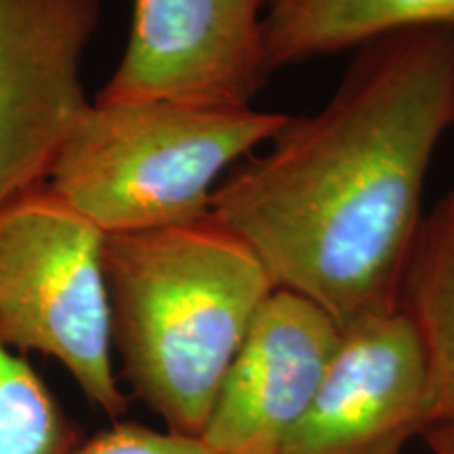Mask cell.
<instances>
[{"mask_svg": "<svg viewBox=\"0 0 454 454\" xmlns=\"http://www.w3.org/2000/svg\"><path fill=\"white\" fill-rule=\"evenodd\" d=\"M288 114L179 99L98 101L66 139L47 185L104 234L187 225Z\"/></svg>", "mask_w": 454, "mask_h": 454, "instance_id": "3957f363", "label": "cell"}, {"mask_svg": "<svg viewBox=\"0 0 454 454\" xmlns=\"http://www.w3.org/2000/svg\"><path fill=\"white\" fill-rule=\"evenodd\" d=\"M104 242L47 184L0 207V339L59 362L114 423L129 394L114 368Z\"/></svg>", "mask_w": 454, "mask_h": 454, "instance_id": "277c9868", "label": "cell"}, {"mask_svg": "<svg viewBox=\"0 0 454 454\" xmlns=\"http://www.w3.org/2000/svg\"><path fill=\"white\" fill-rule=\"evenodd\" d=\"M76 454H217L200 438L147 427L135 421H114L110 427L84 440Z\"/></svg>", "mask_w": 454, "mask_h": 454, "instance_id": "7c38bea8", "label": "cell"}, {"mask_svg": "<svg viewBox=\"0 0 454 454\" xmlns=\"http://www.w3.org/2000/svg\"><path fill=\"white\" fill-rule=\"evenodd\" d=\"M104 0H0V207L47 184L89 110L81 66Z\"/></svg>", "mask_w": 454, "mask_h": 454, "instance_id": "5b68a950", "label": "cell"}, {"mask_svg": "<svg viewBox=\"0 0 454 454\" xmlns=\"http://www.w3.org/2000/svg\"><path fill=\"white\" fill-rule=\"evenodd\" d=\"M427 362L429 414L421 440L454 454V185L425 215L408 257L400 305Z\"/></svg>", "mask_w": 454, "mask_h": 454, "instance_id": "9c48e42d", "label": "cell"}, {"mask_svg": "<svg viewBox=\"0 0 454 454\" xmlns=\"http://www.w3.org/2000/svg\"><path fill=\"white\" fill-rule=\"evenodd\" d=\"M84 440L26 356L0 339V454H76Z\"/></svg>", "mask_w": 454, "mask_h": 454, "instance_id": "8fae6325", "label": "cell"}, {"mask_svg": "<svg viewBox=\"0 0 454 454\" xmlns=\"http://www.w3.org/2000/svg\"><path fill=\"white\" fill-rule=\"evenodd\" d=\"M340 328L276 288L227 368L200 440L217 454H282L325 377Z\"/></svg>", "mask_w": 454, "mask_h": 454, "instance_id": "ba28073f", "label": "cell"}, {"mask_svg": "<svg viewBox=\"0 0 454 454\" xmlns=\"http://www.w3.org/2000/svg\"><path fill=\"white\" fill-rule=\"evenodd\" d=\"M265 0H133L127 49L98 101L251 106L268 81Z\"/></svg>", "mask_w": 454, "mask_h": 454, "instance_id": "52a82bcc", "label": "cell"}, {"mask_svg": "<svg viewBox=\"0 0 454 454\" xmlns=\"http://www.w3.org/2000/svg\"><path fill=\"white\" fill-rule=\"evenodd\" d=\"M423 26H454V0H265L263 67L270 76Z\"/></svg>", "mask_w": 454, "mask_h": 454, "instance_id": "30bf717a", "label": "cell"}, {"mask_svg": "<svg viewBox=\"0 0 454 454\" xmlns=\"http://www.w3.org/2000/svg\"><path fill=\"white\" fill-rule=\"evenodd\" d=\"M429 414L427 362L400 308L340 328L314 400L282 454H402Z\"/></svg>", "mask_w": 454, "mask_h": 454, "instance_id": "8992f818", "label": "cell"}, {"mask_svg": "<svg viewBox=\"0 0 454 454\" xmlns=\"http://www.w3.org/2000/svg\"><path fill=\"white\" fill-rule=\"evenodd\" d=\"M104 268L118 379L164 429L200 438L227 368L276 291L274 280L211 215L107 234Z\"/></svg>", "mask_w": 454, "mask_h": 454, "instance_id": "7a4b0ae2", "label": "cell"}, {"mask_svg": "<svg viewBox=\"0 0 454 454\" xmlns=\"http://www.w3.org/2000/svg\"><path fill=\"white\" fill-rule=\"evenodd\" d=\"M450 127L454 26L374 38L325 107L288 118L263 154L225 175L211 217L257 254L276 288L339 328L387 314L400 305L427 170Z\"/></svg>", "mask_w": 454, "mask_h": 454, "instance_id": "6da1fadb", "label": "cell"}]
</instances>
